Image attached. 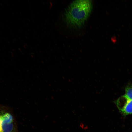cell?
Returning <instances> with one entry per match:
<instances>
[{
  "instance_id": "6da1fadb",
  "label": "cell",
  "mask_w": 132,
  "mask_h": 132,
  "mask_svg": "<svg viewBox=\"0 0 132 132\" xmlns=\"http://www.w3.org/2000/svg\"><path fill=\"white\" fill-rule=\"evenodd\" d=\"M92 8L91 0H77L73 1L65 13L66 22L74 27H81L89 17Z\"/></svg>"
},
{
  "instance_id": "7a4b0ae2",
  "label": "cell",
  "mask_w": 132,
  "mask_h": 132,
  "mask_svg": "<svg viewBox=\"0 0 132 132\" xmlns=\"http://www.w3.org/2000/svg\"><path fill=\"white\" fill-rule=\"evenodd\" d=\"M12 115L7 112L0 115V132H15Z\"/></svg>"
},
{
  "instance_id": "3957f363",
  "label": "cell",
  "mask_w": 132,
  "mask_h": 132,
  "mask_svg": "<svg viewBox=\"0 0 132 132\" xmlns=\"http://www.w3.org/2000/svg\"><path fill=\"white\" fill-rule=\"evenodd\" d=\"M115 103L120 111L124 115L132 113V100L125 95L121 97Z\"/></svg>"
},
{
  "instance_id": "277c9868",
  "label": "cell",
  "mask_w": 132,
  "mask_h": 132,
  "mask_svg": "<svg viewBox=\"0 0 132 132\" xmlns=\"http://www.w3.org/2000/svg\"><path fill=\"white\" fill-rule=\"evenodd\" d=\"M125 95L129 99L132 100V86H128L125 89Z\"/></svg>"
}]
</instances>
